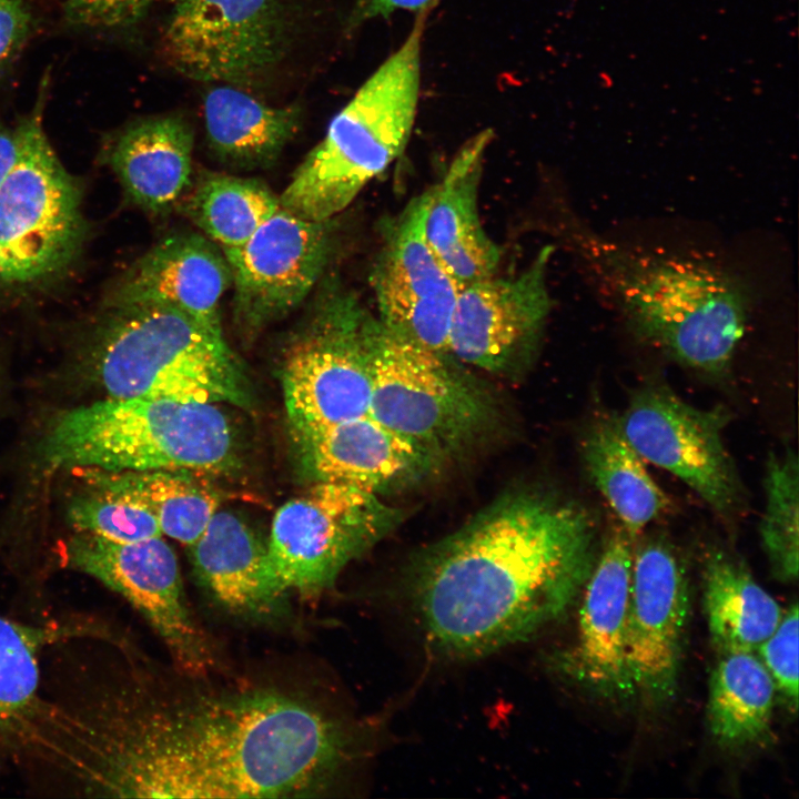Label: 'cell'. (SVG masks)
<instances>
[{
    "label": "cell",
    "instance_id": "21",
    "mask_svg": "<svg viewBox=\"0 0 799 799\" xmlns=\"http://www.w3.org/2000/svg\"><path fill=\"white\" fill-rule=\"evenodd\" d=\"M489 130L477 133L455 154L444 179L431 189L425 239L459 290L495 275L500 249L486 234L478 213V188Z\"/></svg>",
    "mask_w": 799,
    "mask_h": 799
},
{
    "label": "cell",
    "instance_id": "32",
    "mask_svg": "<svg viewBox=\"0 0 799 799\" xmlns=\"http://www.w3.org/2000/svg\"><path fill=\"white\" fill-rule=\"evenodd\" d=\"M68 518L78 532L115 543H134L163 535L149 510L100 493L72 502Z\"/></svg>",
    "mask_w": 799,
    "mask_h": 799
},
{
    "label": "cell",
    "instance_id": "2",
    "mask_svg": "<svg viewBox=\"0 0 799 799\" xmlns=\"http://www.w3.org/2000/svg\"><path fill=\"white\" fill-rule=\"evenodd\" d=\"M580 506L522 490L425 550L408 594L429 647L474 659L523 641L567 610L597 553Z\"/></svg>",
    "mask_w": 799,
    "mask_h": 799
},
{
    "label": "cell",
    "instance_id": "8",
    "mask_svg": "<svg viewBox=\"0 0 799 799\" xmlns=\"http://www.w3.org/2000/svg\"><path fill=\"white\" fill-rule=\"evenodd\" d=\"M41 82L32 111L17 125L14 160L0 183V282L30 283L65 267L83 242L81 189L53 150L42 114Z\"/></svg>",
    "mask_w": 799,
    "mask_h": 799
},
{
    "label": "cell",
    "instance_id": "30",
    "mask_svg": "<svg viewBox=\"0 0 799 799\" xmlns=\"http://www.w3.org/2000/svg\"><path fill=\"white\" fill-rule=\"evenodd\" d=\"M59 630L0 616V738L22 731L36 718L39 655Z\"/></svg>",
    "mask_w": 799,
    "mask_h": 799
},
{
    "label": "cell",
    "instance_id": "20",
    "mask_svg": "<svg viewBox=\"0 0 799 799\" xmlns=\"http://www.w3.org/2000/svg\"><path fill=\"white\" fill-rule=\"evenodd\" d=\"M296 442L315 482L350 485L376 495L421 478L436 463L416 444L370 414Z\"/></svg>",
    "mask_w": 799,
    "mask_h": 799
},
{
    "label": "cell",
    "instance_id": "17",
    "mask_svg": "<svg viewBox=\"0 0 799 799\" xmlns=\"http://www.w3.org/2000/svg\"><path fill=\"white\" fill-rule=\"evenodd\" d=\"M689 590L679 554L664 536L634 547L627 626V663L635 695L664 704L675 695Z\"/></svg>",
    "mask_w": 799,
    "mask_h": 799
},
{
    "label": "cell",
    "instance_id": "22",
    "mask_svg": "<svg viewBox=\"0 0 799 799\" xmlns=\"http://www.w3.org/2000/svg\"><path fill=\"white\" fill-rule=\"evenodd\" d=\"M194 134L181 115L133 121L110 142L108 162L128 198L141 209L166 212L190 184Z\"/></svg>",
    "mask_w": 799,
    "mask_h": 799
},
{
    "label": "cell",
    "instance_id": "36",
    "mask_svg": "<svg viewBox=\"0 0 799 799\" xmlns=\"http://www.w3.org/2000/svg\"><path fill=\"white\" fill-rule=\"evenodd\" d=\"M437 0H353L350 20L360 24L376 18H387L396 11L426 12Z\"/></svg>",
    "mask_w": 799,
    "mask_h": 799
},
{
    "label": "cell",
    "instance_id": "27",
    "mask_svg": "<svg viewBox=\"0 0 799 799\" xmlns=\"http://www.w3.org/2000/svg\"><path fill=\"white\" fill-rule=\"evenodd\" d=\"M97 493L124 499L149 510L162 534L191 546L219 509L216 490L184 471L109 472L83 469Z\"/></svg>",
    "mask_w": 799,
    "mask_h": 799
},
{
    "label": "cell",
    "instance_id": "34",
    "mask_svg": "<svg viewBox=\"0 0 799 799\" xmlns=\"http://www.w3.org/2000/svg\"><path fill=\"white\" fill-rule=\"evenodd\" d=\"M159 0H63L64 21L88 31H119L135 26Z\"/></svg>",
    "mask_w": 799,
    "mask_h": 799
},
{
    "label": "cell",
    "instance_id": "13",
    "mask_svg": "<svg viewBox=\"0 0 799 799\" xmlns=\"http://www.w3.org/2000/svg\"><path fill=\"white\" fill-rule=\"evenodd\" d=\"M67 557L74 568L122 595L143 615L178 670L194 677L213 671V648L188 607L178 558L162 536L115 543L79 532L67 546Z\"/></svg>",
    "mask_w": 799,
    "mask_h": 799
},
{
    "label": "cell",
    "instance_id": "4",
    "mask_svg": "<svg viewBox=\"0 0 799 799\" xmlns=\"http://www.w3.org/2000/svg\"><path fill=\"white\" fill-rule=\"evenodd\" d=\"M42 453L61 468L221 474L234 466L236 443L215 404L109 397L61 414Z\"/></svg>",
    "mask_w": 799,
    "mask_h": 799
},
{
    "label": "cell",
    "instance_id": "25",
    "mask_svg": "<svg viewBox=\"0 0 799 799\" xmlns=\"http://www.w3.org/2000/svg\"><path fill=\"white\" fill-rule=\"evenodd\" d=\"M702 603L711 643L719 651H756L778 626L783 609L745 564L721 548L707 553Z\"/></svg>",
    "mask_w": 799,
    "mask_h": 799
},
{
    "label": "cell",
    "instance_id": "12",
    "mask_svg": "<svg viewBox=\"0 0 799 799\" xmlns=\"http://www.w3.org/2000/svg\"><path fill=\"white\" fill-rule=\"evenodd\" d=\"M616 417L644 461L671 473L719 516L730 519L742 509L745 488L722 438L727 407L698 408L666 384L648 383Z\"/></svg>",
    "mask_w": 799,
    "mask_h": 799
},
{
    "label": "cell",
    "instance_id": "6",
    "mask_svg": "<svg viewBox=\"0 0 799 799\" xmlns=\"http://www.w3.org/2000/svg\"><path fill=\"white\" fill-rule=\"evenodd\" d=\"M89 354L111 398L251 403L245 372L224 336L171 306L107 307Z\"/></svg>",
    "mask_w": 799,
    "mask_h": 799
},
{
    "label": "cell",
    "instance_id": "18",
    "mask_svg": "<svg viewBox=\"0 0 799 799\" xmlns=\"http://www.w3.org/2000/svg\"><path fill=\"white\" fill-rule=\"evenodd\" d=\"M634 538L613 528L581 588L576 644L566 669L608 698L635 695L627 663V626Z\"/></svg>",
    "mask_w": 799,
    "mask_h": 799
},
{
    "label": "cell",
    "instance_id": "16",
    "mask_svg": "<svg viewBox=\"0 0 799 799\" xmlns=\"http://www.w3.org/2000/svg\"><path fill=\"white\" fill-rule=\"evenodd\" d=\"M545 246L517 275L474 282L459 290L452 316L447 352L492 373L528 361L542 338L550 312L546 284L553 253Z\"/></svg>",
    "mask_w": 799,
    "mask_h": 799
},
{
    "label": "cell",
    "instance_id": "15",
    "mask_svg": "<svg viewBox=\"0 0 799 799\" xmlns=\"http://www.w3.org/2000/svg\"><path fill=\"white\" fill-rule=\"evenodd\" d=\"M429 200L431 189L386 223L370 281L376 318L385 330L418 346L448 353L459 287L425 239Z\"/></svg>",
    "mask_w": 799,
    "mask_h": 799
},
{
    "label": "cell",
    "instance_id": "11",
    "mask_svg": "<svg viewBox=\"0 0 799 799\" xmlns=\"http://www.w3.org/2000/svg\"><path fill=\"white\" fill-rule=\"evenodd\" d=\"M287 18L281 0H176L161 52L185 78L249 88L287 53Z\"/></svg>",
    "mask_w": 799,
    "mask_h": 799
},
{
    "label": "cell",
    "instance_id": "7",
    "mask_svg": "<svg viewBox=\"0 0 799 799\" xmlns=\"http://www.w3.org/2000/svg\"><path fill=\"white\" fill-rule=\"evenodd\" d=\"M376 316L336 279H325L281 353L290 426L300 438L368 414Z\"/></svg>",
    "mask_w": 799,
    "mask_h": 799
},
{
    "label": "cell",
    "instance_id": "9",
    "mask_svg": "<svg viewBox=\"0 0 799 799\" xmlns=\"http://www.w3.org/2000/svg\"><path fill=\"white\" fill-rule=\"evenodd\" d=\"M400 512L376 494L327 482L290 499L274 515L262 577L264 597L276 614L284 598L331 588L341 570L384 537Z\"/></svg>",
    "mask_w": 799,
    "mask_h": 799
},
{
    "label": "cell",
    "instance_id": "1",
    "mask_svg": "<svg viewBox=\"0 0 799 799\" xmlns=\"http://www.w3.org/2000/svg\"><path fill=\"white\" fill-rule=\"evenodd\" d=\"M152 680L109 710L85 771L117 797L287 798L328 790L354 730L310 692Z\"/></svg>",
    "mask_w": 799,
    "mask_h": 799
},
{
    "label": "cell",
    "instance_id": "26",
    "mask_svg": "<svg viewBox=\"0 0 799 799\" xmlns=\"http://www.w3.org/2000/svg\"><path fill=\"white\" fill-rule=\"evenodd\" d=\"M581 455L594 485L634 539L667 509V496L621 433L616 416L604 415L591 423Z\"/></svg>",
    "mask_w": 799,
    "mask_h": 799
},
{
    "label": "cell",
    "instance_id": "24",
    "mask_svg": "<svg viewBox=\"0 0 799 799\" xmlns=\"http://www.w3.org/2000/svg\"><path fill=\"white\" fill-rule=\"evenodd\" d=\"M206 139L222 162L259 168L274 162L302 124V107H272L242 88L222 84L203 99Z\"/></svg>",
    "mask_w": 799,
    "mask_h": 799
},
{
    "label": "cell",
    "instance_id": "10",
    "mask_svg": "<svg viewBox=\"0 0 799 799\" xmlns=\"http://www.w3.org/2000/svg\"><path fill=\"white\" fill-rule=\"evenodd\" d=\"M448 355L405 341L377 320L368 414L435 462L478 437L494 412L487 393Z\"/></svg>",
    "mask_w": 799,
    "mask_h": 799
},
{
    "label": "cell",
    "instance_id": "5",
    "mask_svg": "<svg viewBox=\"0 0 799 799\" xmlns=\"http://www.w3.org/2000/svg\"><path fill=\"white\" fill-rule=\"evenodd\" d=\"M425 16L332 119L279 196L282 209L333 219L403 153L417 111Z\"/></svg>",
    "mask_w": 799,
    "mask_h": 799
},
{
    "label": "cell",
    "instance_id": "37",
    "mask_svg": "<svg viewBox=\"0 0 799 799\" xmlns=\"http://www.w3.org/2000/svg\"><path fill=\"white\" fill-rule=\"evenodd\" d=\"M17 152V129L0 123V183L10 169Z\"/></svg>",
    "mask_w": 799,
    "mask_h": 799
},
{
    "label": "cell",
    "instance_id": "29",
    "mask_svg": "<svg viewBox=\"0 0 799 799\" xmlns=\"http://www.w3.org/2000/svg\"><path fill=\"white\" fill-rule=\"evenodd\" d=\"M280 208L263 182L223 173L200 178L186 202L190 219L221 249L245 243Z\"/></svg>",
    "mask_w": 799,
    "mask_h": 799
},
{
    "label": "cell",
    "instance_id": "23",
    "mask_svg": "<svg viewBox=\"0 0 799 799\" xmlns=\"http://www.w3.org/2000/svg\"><path fill=\"white\" fill-rule=\"evenodd\" d=\"M189 547L200 584L223 609L249 619L276 615L262 588L266 544L239 516L218 509Z\"/></svg>",
    "mask_w": 799,
    "mask_h": 799
},
{
    "label": "cell",
    "instance_id": "31",
    "mask_svg": "<svg viewBox=\"0 0 799 799\" xmlns=\"http://www.w3.org/2000/svg\"><path fill=\"white\" fill-rule=\"evenodd\" d=\"M765 510L759 524L763 552L776 578L798 577L799 462L795 451L770 453L763 476Z\"/></svg>",
    "mask_w": 799,
    "mask_h": 799
},
{
    "label": "cell",
    "instance_id": "33",
    "mask_svg": "<svg viewBox=\"0 0 799 799\" xmlns=\"http://www.w3.org/2000/svg\"><path fill=\"white\" fill-rule=\"evenodd\" d=\"M798 614L796 603L783 610L773 633L755 651L791 711L798 707Z\"/></svg>",
    "mask_w": 799,
    "mask_h": 799
},
{
    "label": "cell",
    "instance_id": "35",
    "mask_svg": "<svg viewBox=\"0 0 799 799\" xmlns=\"http://www.w3.org/2000/svg\"><path fill=\"white\" fill-rule=\"evenodd\" d=\"M34 30L30 0H0V81L13 69Z\"/></svg>",
    "mask_w": 799,
    "mask_h": 799
},
{
    "label": "cell",
    "instance_id": "19",
    "mask_svg": "<svg viewBox=\"0 0 799 799\" xmlns=\"http://www.w3.org/2000/svg\"><path fill=\"white\" fill-rule=\"evenodd\" d=\"M221 251L196 233L168 235L119 277L105 307L165 305L223 335L220 303L231 284Z\"/></svg>",
    "mask_w": 799,
    "mask_h": 799
},
{
    "label": "cell",
    "instance_id": "14",
    "mask_svg": "<svg viewBox=\"0 0 799 799\" xmlns=\"http://www.w3.org/2000/svg\"><path fill=\"white\" fill-rule=\"evenodd\" d=\"M335 240L334 218L310 221L280 208L245 243L222 249L237 326L257 333L299 307L320 284Z\"/></svg>",
    "mask_w": 799,
    "mask_h": 799
},
{
    "label": "cell",
    "instance_id": "28",
    "mask_svg": "<svg viewBox=\"0 0 799 799\" xmlns=\"http://www.w3.org/2000/svg\"><path fill=\"white\" fill-rule=\"evenodd\" d=\"M719 655L709 679L710 734L729 750L760 745L771 732L775 684L755 651Z\"/></svg>",
    "mask_w": 799,
    "mask_h": 799
},
{
    "label": "cell",
    "instance_id": "3",
    "mask_svg": "<svg viewBox=\"0 0 799 799\" xmlns=\"http://www.w3.org/2000/svg\"><path fill=\"white\" fill-rule=\"evenodd\" d=\"M595 260L638 338L696 372L716 377L728 372L748 312L736 276L701 261L605 245Z\"/></svg>",
    "mask_w": 799,
    "mask_h": 799
}]
</instances>
